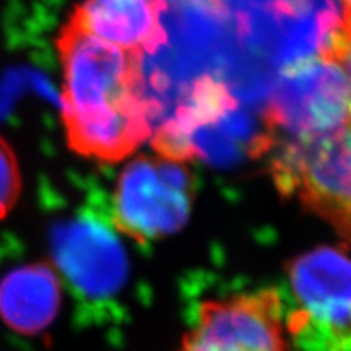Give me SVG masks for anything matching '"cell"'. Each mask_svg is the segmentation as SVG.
<instances>
[{
	"instance_id": "6da1fadb",
	"label": "cell",
	"mask_w": 351,
	"mask_h": 351,
	"mask_svg": "<svg viewBox=\"0 0 351 351\" xmlns=\"http://www.w3.org/2000/svg\"><path fill=\"white\" fill-rule=\"evenodd\" d=\"M62 65L60 112L69 147L80 156L114 163L152 134L155 103L145 95L140 56L67 23L56 41Z\"/></svg>"
},
{
	"instance_id": "7a4b0ae2",
	"label": "cell",
	"mask_w": 351,
	"mask_h": 351,
	"mask_svg": "<svg viewBox=\"0 0 351 351\" xmlns=\"http://www.w3.org/2000/svg\"><path fill=\"white\" fill-rule=\"evenodd\" d=\"M270 171L276 189L296 197L351 243V124L313 140L275 138Z\"/></svg>"
},
{
	"instance_id": "3957f363",
	"label": "cell",
	"mask_w": 351,
	"mask_h": 351,
	"mask_svg": "<svg viewBox=\"0 0 351 351\" xmlns=\"http://www.w3.org/2000/svg\"><path fill=\"white\" fill-rule=\"evenodd\" d=\"M287 327L306 351H351V257L317 247L288 265Z\"/></svg>"
},
{
	"instance_id": "277c9868",
	"label": "cell",
	"mask_w": 351,
	"mask_h": 351,
	"mask_svg": "<svg viewBox=\"0 0 351 351\" xmlns=\"http://www.w3.org/2000/svg\"><path fill=\"white\" fill-rule=\"evenodd\" d=\"M194 178L179 161L135 158L117 179L112 225L137 243H150L181 231L194 204Z\"/></svg>"
},
{
	"instance_id": "5b68a950",
	"label": "cell",
	"mask_w": 351,
	"mask_h": 351,
	"mask_svg": "<svg viewBox=\"0 0 351 351\" xmlns=\"http://www.w3.org/2000/svg\"><path fill=\"white\" fill-rule=\"evenodd\" d=\"M350 114L351 91L343 70L322 54L283 70L263 122L274 138L313 140L343 127Z\"/></svg>"
},
{
	"instance_id": "8992f818",
	"label": "cell",
	"mask_w": 351,
	"mask_h": 351,
	"mask_svg": "<svg viewBox=\"0 0 351 351\" xmlns=\"http://www.w3.org/2000/svg\"><path fill=\"white\" fill-rule=\"evenodd\" d=\"M287 304L276 288L204 301L179 351H293Z\"/></svg>"
},
{
	"instance_id": "52a82bcc",
	"label": "cell",
	"mask_w": 351,
	"mask_h": 351,
	"mask_svg": "<svg viewBox=\"0 0 351 351\" xmlns=\"http://www.w3.org/2000/svg\"><path fill=\"white\" fill-rule=\"evenodd\" d=\"M54 269L82 293L106 295L125 274L119 241L103 223L83 217L56 228L52 236Z\"/></svg>"
},
{
	"instance_id": "ba28073f",
	"label": "cell",
	"mask_w": 351,
	"mask_h": 351,
	"mask_svg": "<svg viewBox=\"0 0 351 351\" xmlns=\"http://www.w3.org/2000/svg\"><path fill=\"white\" fill-rule=\"evenodd\" d=\"M161 0H83L70 23L130 54L156 52L166 43Z\"/></svg>"
},
{
	"instance_id": "9c48e42d",
	"label": "cell",
	"mask_w": 351,
	"mask_h": 351,
	"mask_svg": "<svg viewBox=\"0 0 351 351\" xmlns=\"http://www.w3.org/2000/svg\"><path fill=\"white\" fill-rule=\"evenodd\" d=\"M60 304L62 283L51 263H25L0 278V320L19 335L34 337L46 330Z\"/></svg>"
},
{
	"instance_id": "30bf717a",
	"label": "cell",
	"mask_w": 351,
	"mask_h": 351,
	"mask_svg": "<svg viewBox=\"0 0 351 351\" xmlns=\"http://www.w3.org/2000/svg\"><path fill=\"white\" fill-rule=\"evenodd\" d=\"M23 179L15 152L0 137V221L7 218L21 195Z\"/></svg>"
},
{
	"instance_id": "8fae6325",
	"label": "cell",
	"mask_w": 351,
	"mask_h": 351,
	"mask_svg": "<svg viewBox=\"0 0 351 351\" xmlns=\"http://www.w3.org/2000/svg\"><path fill=\"white\" fill-rule=\"evenodd\" d=\"M322 54L340 65L351 91V20L339 21V28L330 34Z\"/></svg>"
},
{
	"instance_id": "7c38bea8",
	"label": "cell",
	"mask_w": 351,
	"mask_h": 351,
	"mask_svg": "<svg viewBox=\"0 0 351 351\" xmlns=\"http://www.w3.org/2000/svg\"><path fill=\"white\" fill-rule=\"evenodd\" d=\"M340 2H341V7H343L345 19L351 20V0H340Z\"/></svg>"
},
{
	"instance_id": "4fadbf2b",
	"label": "cell",
	"mask_w": 351,
	"mask_h": 351,
	"mask_svg": "<svg viewBox=\"0 0 351 351\" xmlns=\"http://www.w3.org/2000/svg\"><path fill=\"white\" fill-rule=\"evenodd\" d=\"M348 122H350V124H351V114H350V119H348Z\"/></svg>"
}]
</instances>
